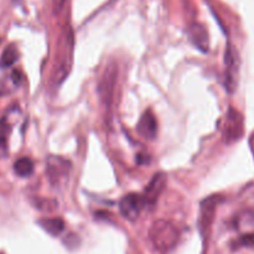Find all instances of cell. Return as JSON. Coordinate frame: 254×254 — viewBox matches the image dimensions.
Instances as JSON below:
<instances>
[{
    "label": "cell",
    "instance_id": "6da1fadb",
    "mask_svg": "<svg viewBox=\"0 0 254 254\" xmlns=\"http://www.w3.org/2000/svg\"><path fill=\"white\" fill-rule=\"evenodd\" d=\"M149 237H150L154 247L159 252L166 253L178 245L179 238H180V231L170 221L158 220L150 227Z\"/></svg>",
    "mask_w": 254,
    "mask_h": 254
},
{
    "label": "cell",
    "instance_id": "7a4b0ae2",
    "mask_svg": "<svg viewBox=\"0 0 254 254\" xmlns=\"http://www.w3.org/2000/svg\"><path fill=\"white\" fill-rule=\"evenodd\" d=\"M71 171V163L62 156H50L47 159L46 173L50 183L54 186H60L67 180Z\"/></svg>",
    "mask_w": 254,
    "mask_h": 254
},
{
    "label": "cell",
    "instance_id": "3957f363",
    "mask_svg": "<svg viewBox=\"0 0 254 254\" xmlns=\"http://www.w3.org/2000/svg\"><path fill=\"white\" fill-rule=\"evenodd\" d=\"M225 86L228 92L235 91L238 82V72H240V59L238 54L233 47L228 46L225 54Z\"/></svg>",
    "mask_w": 254,
    "mask_h": 254
},
{
    "label": "cell",
    "instance_id": "277c9868",
    "mask_svg": "<svg viewBox=\"0 0 254 254\" xmlns=\"http://www.w3.org/2000/svg\"><path fill=\"white\" fill-rule=\"evenodd\" d=\"M144 207L146 206L144 202L143 195H138V193H128L119 202L121 215L128 221L138 220Z\"/></svg>",
    "mask_w": 254,
    "mask_h": 254
},
{
    "label": "cell",
    "instance_id": "5b68a950",
    "mask_svg": "<svg viewBox=\"0 0 254 254\" xmlns=\"http://www.w3.org/2000/svg\"><path fill=\"white\" fill-rule=\"evenodd\" d=\"M243 130H245V122H243L242 114L236 109L231 108L226 117L225 127H223V138L227 143H232L241 139V136L243 135Z\"/></svg>",
    "mask_w": 254,
    "mask_h": 254
},
{
    "label": "cell",
    "instance_id": "8992f818",
    "mask_svg": "<svg viewBox=\"0 0 254 254\" xmlns=\"http://www.w3.org/2000/svg\"><path fill=\"white\" fill-rule=\"evenodd\" d=\"M166 186V175L163 173L155 174L153 176V179L150 180V183L148 184L145 189V192H144L143 198L145 206H154L156 203V201L159 200L160 195L163 193L164 189Z\"/></svg>",
    "mask_w": 254,
    "mask_h": 254
},
{
    "label": "cell",
    "instance_id": "52a82bcc",
    "mask_svg": "<svg viewBox=\"0 0 254 254\" xmlns=\"http://www.w3.org/2000/svg\"><path fill=\"white\" fill-rule=\"evenodd\" d=\"M218 196H213V197L206 198L201 205V212H200V228L203 236H206L207 231L210 230L211 222L213 221V216H215L216 207L218 205Z\"/></svg>",
    "mask_w": 254,
    "mask_h": 254
},
{
    "label": "cell",
    "instance_id": "ba28073f",
    "mask_svg": "<svg viewBox=\"0 0 254 254\" xmlns=\"http://www.w3.org/2000/svg\"><path fill=\"white\" fill-rule=\"evenodd\" d=\"M136 129H138L139 135L146 140H153L155 138L156 133H158V123H156V118L153 112L146 111L140 117Z\"/></svg>",
    "mask_w": 254,
    "mask_h": 254
},
{
    "label": "cell",
    "instance_id": "9c48e42d",
    "mask_svg": "<svg viewBox=\"0 0 254 254\" xmlns=\"http://www.w3.org/2000/svg\"><path fill=\"white\" fill-rule=\"evenodd\" d=\"M117 78V69L116 67H107L103 77H102L101 86H99V93H101L102 99L107 103H109L113 94L114 84H116Z\"/></svg>",
    "mask_w": 254,
    "mask_h": 254
},
{
    "label": "cell",
    "instance_id": "30bf717a",
    "mask_svg": "<svg viewBox=\"0 0 254 254\" xmlns=\"http://www.w3.org/2000/svg\"><path fill=\"white\" fill-rule=\"evenodd\" d=\"M189 36H190L191 42L201 51H208L210 47V41H208V35L205 27L200 24L191 25L189 29Z\"/></svg>",
    "mask_w": 254,
    "mask_h": 254
},
{
    "label": "cell",
    "instance_id": "8fae6325",
    "mask_svg": "<svg viewBox=\"0 0 254 254\" xmlns=\"http://www.w3.org/2000/svg\"><path fill=\"white\" fill-rule=\"evenodd\" d=\"M236 225L241 232L254 235V211H245L240 213L236 220Z\"/></svg>",
    "mask_w": 254,
    "mask_h": 254
},
{
    "label": "cell",
    "instance_id": "7c38bea8",
    "mask_svg": "<svg viewBox=\"0 0 254 254\" xmlns=\"http://www.w3.org/2000/svg\"><path fill=\"white\" fill-rule=\"evenodd\" d=\"M39 223L49 235L54 236V237L59 236L60 233L64 230V222L59 217L44 218V220L40 221Z\"/></svg>",
    "mask_w": 254,
    "mask_h": 254
},
{
    "label": "cell",
    "instance_id": "4fadbf2b",
    "mask_svg": "<svg viewBox=\"0 0 254 254\" xmlns=\"http://www.w3.org/2000/svg\"><path fill=\"white\" fill-rule=\"evenodd\" d=\"M14 171L20 178H30L34 173V163L29 158L17 159L14 164Z\"/></svg>",
    "mask_w": 254,
    "mask_h": 254
},
{
    "label": "cell",
    "instance_id": "5bb4252c",
    "mask_svg": "<svg viewBox=\"0 0 254 254\" xmlns=\"http://www.w3.org/2000/svg\"><path fill=\"white\" fill-rule=\"evenodd\" d=\"M17 61V51L14 46H9L1 55L0 68H9Z\"/></svg>",
    "mask_w": 254,
    "mask_h": 254
},
{
    "label": "cell",
    "instance_id": "9a60e30c",
    "mask_svg": "<svg viewBox=\"0 0 254 254\" xmlns=\"http://www.w3.org/2000/svg\"><path fill=\"white\" fill-rule=\"evenodd\" d=\"M36 208H40L42 211H52L56 207V202L51 200H41V198H37L36 201Z\"/></svg>",
    "mask_w": 254,
    "mask_h": 254
},
{
    "label": "cell",
    "instance_id": "2e32d148",
    "mask_svg": "<svg viewBox=\"0 0 254 254\" xmlns=\"http://www.w3.org/2000/svg\"><path fill=\"white\" fill-rule=\"evenodd\" d=\"M6 154V138H5L4 129L0 128V156Z\"/></svg>",
    "mask_w": 254,
    "mask_h": 254
},
{
    "label": "cell",
    "instance_id": "e0dca14e",
    "mask_svg": "<svg viewBox=\"0 0 254 254\" xmlns=\"http://www.w3.org/2000/svg\"><path fill=\"white\" fill-rule=\"evenodd\" d=\"M52 4H54V10L56 12H60L64 9V4H66V0H52Z\"/></svg>",
    "mask_w": 254,
    "mask_h": 254
}]
</instances>
